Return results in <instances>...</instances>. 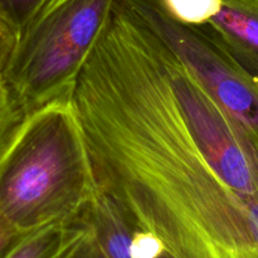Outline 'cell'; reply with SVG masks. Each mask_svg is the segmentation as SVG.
<instances>
[{
	"label": "cell",
	"instance_id": "6da1fadb",
	"mask_svg": "<svg viewBox=\"0 0 258 258\" xmlns=\"http://www.w3.org/2000/svg\"><path fill=\"white\" fill-rule=\"evenodd\" d=\"M97 191L72 100L25 116L0 161V212L22 233L82 218Z\"/></svg>",
	"mask_w": 258,
	"mask_h": 258
},
{
	"label": "cell",
	"instance_id": "7a4b0ae2",
	"mask_svg": "<svg viewBox=\"0 0 258 258\" xmlns=\"http://www.w3.org/2000/svg\"><path fill=\"white\" fill-rule=\"evenodd\" d=\"M115 0H48L17 33L4 81L27 113L72 100Z\"/></svg>",
	"mask_w": 258,
	"mask_h": 258
},
{
	"label": "cell",
	"instance_id": "3957f363",
	"mask_svg": "<svg viewBox=\"0 0 258 258\" xmlns=\"http://www.w3.org/2000/svg\"><path fill=\"white\" fill-rule=\"evenodd\" d=\"M185 63L216 102L258 145V80L201 25L176 20L160 0H125Z\"/></svg>",
	"mask_w": 258,
	"mask_h": 258
},
{
	"label": "cell",
	"instance_id": "277c9868",
	"mask_svg": "<svg viewBox=\"0 0 258 258\" xmlns=\"http://www.w3.org/2000/svg\"><path fill=\"white\" fill-rule=\"evenodd\" d=\"M202 28L258 80V0H222Z\"/></svg>",
	"mask_w": 258,
	"mask_h": 258
},
{
	"label": "cell",
	"instance_id": "5b68a950",
	"mask_svg": "<svg viewBox=\"0 0 258 258\" xmlns=\"http://www.w3.org/2000/svg\"><path fill=\"white\" fill-rule=\"evenodd\" d=\"M90 234L76 258H131V228L115 204L97 189L85 212Z\"/></svg>",
	"mask_w": 258,
	"mask_h": 258
},
{
	"label": "cell",
	"instance_id": "8992f818",
	"mask_svg": "<svg viewBox=\"0 0 258 258\" xmlns=\"http://www.w3.org/2000/svg\"><path fill=\"white\" fill-rule=\"evenodd\" d=\"M75 222L49 224L27 232L15 239L0 258H47L67 237Z\"/></svg>",
	"mask_w": 258,
	"mask_h": 258
},
{
	"label": "cell",
	"instance_id": "52a82bcc",
	"mask_svg": "<svg viewBox=\"0 0 258 258\" xmlns=\"http://www.w3.org/2000/svg\"><path fill=\"white\" fill-rule=\"evenodd\" d=\"M27 115L10 92L5 81L0 82V161L17 138Z\"/></svg>",
	"mask_w": 258,
	"mask_h": 258
},
{
	"label": "cell",
	"instance_id": "ba28073f",
	"mask_svg": "<svg viewBox=\"0 0 258 258\" xmlns=\"http://www.w3.org/2000/svg\"><path fill=\"white\" fill-rule=\"evenodd\" d=\"M176 20L185 24L202 25L219 12L222 0H160Z\"/></svg>",
	"mask_w": 258,
	"mask_h": 258
},
{
	"label": "cell",
	"instance_id": "9c48e42d",
	"mask_svg": "<svg viewBox=\"0 0 258 258\" xmlns=\"http://www.w3.org/2000/svg\"><path fill=\"white\" fill-rule=\"evenodd\" d=\"M48 0H0V20L19 32Z\"/></svg>",
	"mask_w": 258,
	"mask_h": 258
},
{
	"label": "cell",
	"instance_id": "30bf717a",
	"mask_svg": "<svg viewBox=\"0 0 258 258\" xmlns=\"http://www.w3.org/2000/svg\"><path fill=\"white\" fill-rule=\"evenodd\" d=\"M15 40H17V32L14 29L3 23L0 25V82L4 81L5 72L14 49Z\"/></svg>",
	"mask_w": 258,
	"mask_h": 258
},
{
	"label": "cell",
	"instance_id": "8fae6325",
	"mask_svg": "<svg viewBox=\"0 0 258 258\" xmlns=\"http://www.w3.org/2000/svg\"><path fill=\"white\" fill-rule=\"evenodd\" d=\"M22 232L18 231L7 218L4 214L0 212V257L4 254V252L14 243L17 238H19Z\"/></svg>",
	"mask_w": 258,
	"mask_h": 258
},
{
	"label": "cell",
	"instance_id": "7c38bea8",
	"mask_svg": "<svg viewBox=\"0 0 258 258\" xmlns=\"http://www.w3.org/2000/svg\"><path fill=\"white\" fill-rule=\"evenodd\" d=\"M158 258H170V257H169V256H168V254H166V253H165V252H163V253H161V254H160V256H159Z\"/></svg>",
	"mask_w": 258,
	"mask_h": 258
},
{
	"label": "cell",
	"instance_id": "4fadbf2b",
	"mask_svg": "<svg viewBox=\"0 0 258 258\" xmlns=\"http://www.w3.org/2000/svg\"><path fill=\"white\" fill-rule=\"evenodd\" d=\"M3 24V22H2V20H0V25H2Z\"/></svg>",
	"mask_w": 258,
	"mask_h": 258
}]
</instances>
